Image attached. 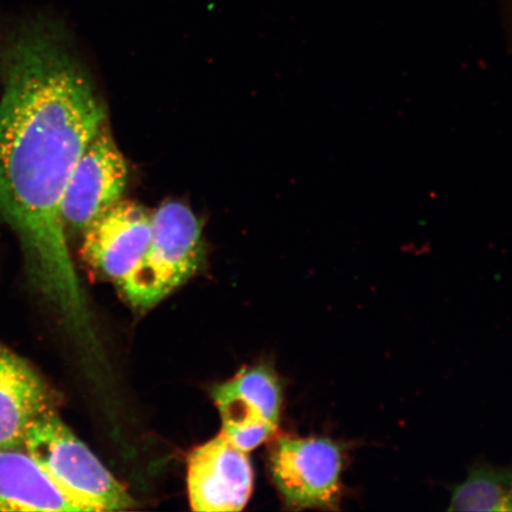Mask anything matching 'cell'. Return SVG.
Returning <instances> with one entry per match:
<instances>
[{
	"label": "cell",
	"instance_id": "cell-1",
	"mask_svg": "<svg viewBox=\"0 0 512 512\" xmlns=\"http://www.w3.org/2000/svg\"><path fill=\"white\" fill-rule=\"evenodd\" d=\"M0 51V213L14 230L31 283L76 326L81 288L61 204L82 152L106 123L59 24L35 19Z\"/></svg>",
	"mask_w": 512,
	"mask_h": 512
},
{
	"label": "cell",
	"instance_id": "cell-6",
	"mask_svg": "<svg viewBox=\"0 0 512 512\" xmlns=\"http://www.w3.org/2000/svg\"><path fill=\"white\" fill-rule=\"evenodd\" d=\"M211 395L221 415V433L241 450L249 453L277 434L283 394L272 371L242 369Z\"/></svg>",
	"mask_w": 512,
	"mask_h": 512
},
{
	"label": "cell",
	"instance_id": "cell-7",
	"mask_svg": "<svg viewBox=\"0 0 512 512\" xmlns=\"http://www.w3.org/2000/svg\"><path fill=\"white\" fill-rule=\"evenodd\" d=\"M187 478L190 505L195 511H241L254 485L248 452L222 433L191 451Z\"/></svg>",
	"mask_w": 512,
	"mask_h": 512
},
{
	"label": "cell",
	"instance_id": "cell-8",
	"mask_svg": "<svg viewBox=\"0 0 512 512\" xmlns=\"http://www.w3.org/2000/svg\"><path fill=\"white\" fill-rule=\"evenodd\" d=\"M151 223L152 215L140 204L118 201L83 232L82 259L96 274L118 284L142 260Z\"/></svg>",
	"mask_w": 512,
	"mask_h": 512
},
{
	"label": "cell",
	"instance_id": "cell-12",
	"mask_svg": "<svg viewBox=\"0 0 512 512\" xmlns=\"http://www.w3.org/2000/svg\"><path fill=\"white\" fill-rule=\"evenodd\" d=\"M510 8H511V15H512V0H509Z\"/></svg>",
	"mask_w": 512,
	"mask_h": 512
},
{
	"label": "cell",
	"instance_id": "cell-10",
	"mask_svg": "<svg viewBox=\"0 0 512 512\" xmlns=\"http://www.w3.org/2000/svg\"><path fill=\"white\" fill-rule=\"evenodd\" d=\"M0 511L81 509L43 471L24 447L0 450Z\"/></svg>",
	"mask_w": 512,
	"mask_h": 512
},
{
	"label": "cell",
	"instance_id": "cell-9",
	"mask_svg": "<svg viewBox=\"0 0 512 512\" xmlns=\"http://www.w3.org/2000/svg\"><path fill=\"white\" fill-rule=\"evenodd\" d=\"M56 402L41 374L0 342V450L23 447L32 424Z\"/></svg>",
	"mask_w": 512,
	"mask_h": 512
},
{
	"label": "cell",
	"instance_id": "cell-2",
	"mask_svg": "<svg viewBox=\"0 0 512 512\" xmlns=\"http://www.w3.org/2000/svg\"><path fill=\"white\" fill-rule=\"evenodd\" d=\"M204 256L202 223L187 204L168 201L152 215L149 246L134 270L119 281L126 303L153 309L194 275Z\"/></svg>",
	"mask_w": 512,
	"mask_h": 512
},
{
	"label": "cell",
	"instance_id": "cell-3",
	"mask_svg": "<svg viewBox=\"0 0 512 512\" xmlns=\"http://www.w3.org/2000/svg\"><path fill=\"white\" fill-rule=\"evenodd\" d=\"M23 447L81 511H121L134 507L130 492L76 437L57 408L32 424Z\"/></svg>",
	"mask_w": 512,
	"mask_h": 512
},
{
	"label": "cell",
	"instance_id": "cell-5",
	"mask_svg": "<svg viewBox=\"0 0 512 512\" xmlns=\"http://www.w3.org/2000/svg\"><path fill=\"white\" fill-rule=\"evenodd\" d=\"M128 166L106 123L99 128L69 178L61 204L64 232L83 234L96 217L121 200Z\"/></svg>",
	"mask_w": 512,
	"mask_h": 512
},
{
	"label": "cell",
	"instance_id": "cell-4",
	"mask_svg": "<svg viewBox=\"0 0 512 512\" xmlns=\"http://www.w3.org/2000/svg\"><path fill=\"white\" fill-rule=\"evenodd\" d=\"M268 463L287 508L338 509L342 498L344 448L337 441L281 437L272 444Z\"/></svg>",
	"mask_w": 512,
	"mask_h": 512
},
{
	"label": "cell",
	"instance_id": "cell-11",
	"mask_svg": "<svg viewBox=\"0 0 512 512\" xmlns=\"http://www.w3.org/2000/svg\"><path fill=\"white\" fill-rule=\"evenodd\" d=\"M450 510L512 511V470L478 467L454 489Z\"/></svg>",
	"mask_w": 512,
	"mask_h": 512
}]
</instances>
